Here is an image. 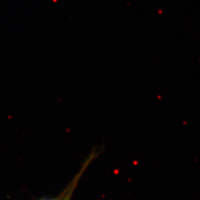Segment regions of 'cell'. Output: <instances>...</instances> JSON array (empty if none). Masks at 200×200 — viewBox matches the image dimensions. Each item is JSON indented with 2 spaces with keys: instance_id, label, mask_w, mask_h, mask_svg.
<instances>
[{
  "instance_id": "obj_1",
  "label": "cell",
  "mask_w": 200,
  "mask_h": 200,
  "mask_svg": "<svg viewBox=\"0 0 200 200\" xmlns=\"http://www.w3.org/2000/svg\"><path fill=\"white\" fill-rule=\"evenodd\" d=\"M98 155L99 151L96 147H94L91 151V153L87 156V158L85 159L82 166L79 170L78 173L75 175L74 177L70 182V183L66 186L65 188L59 195V200H71V198H72L73 193H74L75 190L77 189V186L79 183L80 179L83 177L84 173H85L87 167H89L90 165L93 162V160L98 157Z\"/></svg>"
},
{
  "instance_id": "obj_2",
  "label": "cell",
  "mask_w": 200,
  "mask_h": 200,
  "mask_svg": "<svg viewBox=\"0 0 200 200\" xmlns=\"http://www.w3.org/2000/svg\"><path fill=\"white\" fill-rule=\"evenodd\" d=\"M59 197H54V198H47V197H42V198H40L39 199H36V200H59Z\"/></svg>"
}]
</instances>
